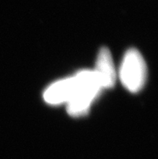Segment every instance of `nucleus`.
Instances as JSON below:
<instances>
[{
    "label": "nucleus",
    "instance_id": "1",
    "mask_svg": "<svg viewBox=\"0 0 158 159\" xmlns=\"http://www.w3.org/2000/svg\"><path fill=\"white\" fill-rule=\"evenodd\" d=\"M78 89L75 95L69 101L67 111L72 116L85 115L94 99L102 89L94 70H82L77 73Z\"/></svg>",
    "mask_w": 158,
    "mask_h": 159
},
{
    "label": "nucleus",
    "instance_id": "2",
    "mask_svg": "<svg viewBox=\"0 0 158 159\" xmlns=\"http://www.w3.org/2000/svg\"><path fill=\"white\" fill-rule=\"evenodd\" d=\"M147 76L146 64L136 49L132 48L125 53L120 70V79L125 88L133 93L144 87Z\"/></svg>",
    "mask_w": 158,
    "mask_h": 159
},
{
    "label": "nucleus",
    "instance_id": "4",
    "mask_svg": "<svg viewBox=\"0 0 158 159\" xmlns=\"http://www.w3.org/2000/svg\"><path fill=\"white\" fill-rule=\"evenodd\" d=\"M102 89L111 88L115 83L116 73L111 54L106 48H101L94 70Z\"/></svg>",
    "mask_w": 158,
    "mask_h": 159
},
{
    "label": "nucleus",
    "instance_id": "3",
    "mask_svg": "<svg viewBox=\"0 0 158 159\" xmlns=\"http://www.w3.org/2000/svg\"><path fill=\"white\" fill-rule=\"evenodd\" d=\"M78 89V82L75 75L59 80L50 85L44 93V99L49 104L57 105L67 103Z\"/></svg>",
    "mask_w": 158,
    "mask_h": 159
}]
</instances>
